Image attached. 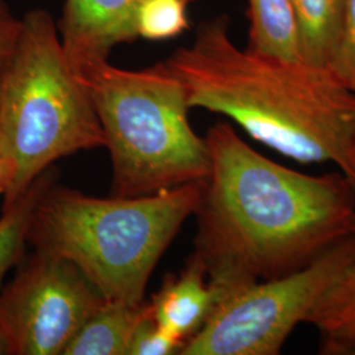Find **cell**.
<instances>
[{
    "mask_svg": "<svg viewBox=\"0 0 355 355\" xmlns=\"http://www.w3.org/2000/svg\"><path fill=\"white\" fill-rule=\"evenodd\" d=\"M204 139L211 170L193 214L192 254L217 302L300 270L355 233V184L341 171L316 175L278 164L229 121Z\"/></svg>",
    "mask_w": 355,
    "mask_h": 355,
    "instance_id": "cell-1",
    "label": "cell"
},
{
    "mask_svg": "<svg viewBox=\"0 0 355 355\" xmlns=\"http://www.w3.org/2000/svg\"><path fill=\"white\" fill-rule=\"evenodd\" d=\"M161 64L191 110L221 114L299 164H330L355 184V94L329 67L237 46L225 13L202 21Z\"/></svg>",
    "mask_w": 355,
    "mask_h": 355,
    "instance_id": "cell-2",
    "label": "cell"
},
{
    "mask_svg": "<svg viewBox=\"0 0 355 355\" xmlns=\"http://www.w3.org/2000/svg\"><path fill=\"white\" fill-rule=\"evenodd\" d=\"M204 182L135 198H95L53 182L28 245L76 265L108 302L140 305L158 261L193 216Z\"/></svg>",
    "mask_w": 355,
    "mask_h": 355,
    "instance_id": "cell-3",
    "label": "cell"
},
{
    "mask_svg": "<svg viewBox=\"0 0 355 355\" xmlns=\"http://www.w3.org/2000/svg\"><path fill=\"white\" fill-rule=\"evenodd\" d=\"M104 145L89 89L64 55L57 21L44 8L29 10L19 19L0 76L3 208L58 159Z\"/></svg>",
    "mask_w": 355,
    "mask_h": 355,
    "instance_id": "cell-4",
    "label": "cell"
},
{
    "mask_svg": "<svg viewBox=\"0 0 355 355\" xmlns=\"http://www.w3.org/2000/svg\"><path fill=\"white\" fill-rule=\"evenodd\" d=\"M83 80L111 157L112 196L153 195L207 179V142L191 127L184 89L164 64L127 70L107 62Z\"/></svg>",
    "mask_w": 355,
    "mask_h": 355,
    "instance_id": "cell-5",
    "label": "cell"
},
{
    "mask_svg": "<svg viewBox=\"0 0 355 355\" xmlns=\"http://www.w3.org/2000/svg\"><path fill=\"white\" fill-rule=\"evenodd\" d=\"M355 257V233L309 265L221 297L179 355H278L341 279Z\"/></svg>",
    "mask_w": 355,
    "mask_h": 355,
    "instance_id": "cell-6",
    "label": "cell"
},
{
    "mask_svg": "<svg viewBox=\"0 0 355 355\" xmlns=\"http://www.w3.org/2000/svg\"><path fill=\"white\" fill-rule=\"evenodd\" d=\"M105 302L76 265L35 250L0 290V331L11 355H62Z\"/></svg>",
    "mask_w": 355,
    "mask_h": 355,
    "instance_id": "cell-7",
    "label": "cell"
},
{
    "mask_svg": "<svg viewBox=\"0 0 355 355\" xmlns=\"http://www.w3.org/2000/svg\"><path fill=\"white\" fill-rule=\"evenodd\" d=\"M142 0H64L57 21L64 55L76 73L86 76L110 62L119 45L139 40L137 11Z\"/></svg>",
    "mask_w": 355,
    "mask_h": 355,
    "instance_id": "cell-8",
    "label": "cell"
},
{
    "mask_svg": "<svg viewBox=\"0 0 355 355\" xmlns=\"http://www.w3.org/2000/svg\"><path fill=\"white\" fill-rule=\"evenodd\" d=\"M216 303L203 263L192 254L179 274L166 278L149 305L157 324L184 345L202 329Z\"/></svg>",
    "mask_w": 355,
    "mask_h": 355,
    "instance_id": "cell-9",
    "label": "cell"
},
{
    "mask_svg": "<svg viewBox=\"0 0 355 355\" xmlns=\"http://www.w3.org/2000/svg\"><path fill=\"white\" fill-rule=\"evenodd\" d=\"M150 311L149 302H105L76 331L62 355H127L133 333Z\"/></svg>",
    "mask_w": 355,
    "mask_h": 355,
    "instance_id": "cell-10",
    "label": "cell"
},
{
    "mask_svg": "<svg viewBox=\"0 0 355 355\" xmlns=\"http://www.w3.org/2000/svg\"><path fill=\"white\" fill-rule=\"evenodd\" d=\"M246 49L286 60L300 58L299 26L291 0H246Z\"/></svg>",
    "mask_w": 355,
    "mask_h": 355,
    "instance_id": "cell-11",
    "label": "cell"
},
{
    "mask_svg": "<svg viewBox=\"0 0 355 355\" xmlns=\"http://www.w3.org/2000/svg\"><path fill=\"white\" fill-rule=\"evenodd\" d=\"M308 324L320 333L325 354L355 353V257Z\"/></svg>",
    "mask_w": 355,
    "mask_h": 355,
    "instance_id": "cell-12",
    "label": "cell"
},
{
    "mask_svg": "<svg viewBox=\"0 0 355 355\" xmlns=\"http://www.w3.org/2000/svg\"><path fill=\"white\" fill-rule=\"evenodd\" d=\"M300 37V58L328 66L343 29L345 0H291Z\"/></svg>",
    "mask_w": 355,
    "mask_h": 355,
    "instance_id": "cell-13",
    "label": "cell"
},
{
    "mask_svg": "<svg viewBox=\"0 0 355 355\" xmlns=\"http://www.w3.org/2000/svg\"><path fill=\"white\" fill-rule=\"evenodd\" d=\"M53 182L54 173L49 168L17 200L3 208L0 216V286L8 271L23 258L32 214L42 192Z\"/></svg>",
    "mask_w": 355,
    "mask_h": 355,
    "instance_id": "cell-14",
    "label": "cell"
},
{
    "mask_svg": "<svg viewBox=\"0 0 355 355\" xmlns=\"http://www.w3.org/2000/svg\"><path fill=\"white\" fill-rule=\"evenodd\" d=\"M199 0H142L137 11L139 38L166 41L190 28V7Z\"/></svg>",
    "mask_w": 355,
    "mask_h": 355,
    "instance_id": "cell-15",
    "label": "cell"
},
{
    "mask_svg": "<svg viewBox=\"0 0 355 355\" xmlns=\"http://www.w3.org/2000/svg\"><path fill=\"white\" fill-rule=\"evenodd\" d=\"M327 67L355 94V0H345L341 36Z\"/></svg>",
    "mask_w": 355,
    "mask_h": 355,
    "instance_id": "cell-16",
    "label": "cell"
},
{
    "mask_svg": "<svg viewBox=\"0 0 355 355\" xmlns=\"http://www.w3.org/2000/svg\"><path fill=\"white\" fill-rule=\"evenodd\" d=\"M183 343L159 327L149 311L135 330L127 355H179Z\"/></svg>",
    "mask_w": 355,
    "mask_h": 355,
    "instance_id": "cell-17",
    "label": "cell"
},
{
    "mask_svg": "<svg viewBox=\"0 0 355 355\" xmlns=\"http://www.w3.org/2000/svg\"><path fill=\"white\" fill-rule=\"evenodd\" d=\"M19 31V19L12 15H0V76L11 55Z\"/></svg>",
    "mask_w": 355,
    "mask_h": 355,
    "instance_id": "cell-18",
    "label": "cell"
},
{
    "mask_svg": "<svg viewBox=\"0 0 355 355\" xmlns=\"http://www.w3.org/2000/svg\"><path fill=\"white\" fill-rule=\"evenodd\" d=\"M0 355H11L8 341L1 331H0Z\"/></svg>",
    "mask_w": 355,
    "mask_h": 355,
    "instance_id": "cell-19",
    "label": "cell"
},
{
    "mask_svg": "<svg viewBox=\"0 0 355 355\" xmlns=\"http://www.w3.org/2000/svg\"><path fill=\"white\" fill-rule=\"evenodd\" d=\"M0 15H12L6 0H0Z\"/></svg>",
    "mask_w": 355,
    "mask_h": 355,
    "instance_id": "cell-20",
    "label": "cell"
},
{
    "mask_svg": "<svg viewBox=\"0 0 355 355\" xmlns=\"http://www.w3.org/2000/svg\"><path fill=\"white\" fill-rule=\"evenodd\" d=\"M3 189H4V183H3V167L0 162V195H3Z\"/></svg>",
    "mask_w": 355,
    "mask_h": 355,
    "instance_id": "cell-21",
    "label": "cell"
}]
</instances>
